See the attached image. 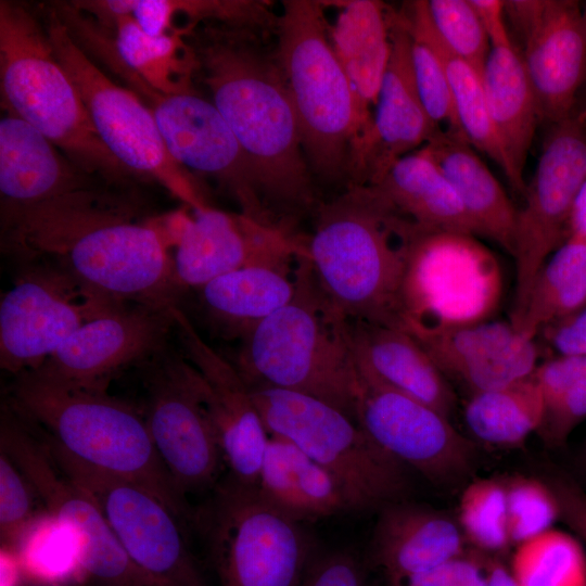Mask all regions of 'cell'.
<instances>
[{
    "mask_svg": "<svg viewBox=\"0 0 586 586\" xmlns=\"http://www.w3.org/2000/svg\"><path fill=\"white\" fill-rule=\"evenodd\" d=\"M215 494L204 520L221 586H298L314 559L302 523L231 477Z\"/></svg>",
    "mask_w": 586,
    "mask_h": 586,
    "instance_id": "obj_10",
    "label": "cell"
},
{
    "mask_svg": "<svg viewBox=\"0 0 586 586\" xmlns=\"http://www.w3.org/2000/svg\"><path fill=\"white\" fill-rule=\"evenodd\" d=\"M542 123L571 116L586 84V15L575 0H506Z\"/></svg>",
    "mask_w": 586,
    "mask_h": 586,
    "instance_id": "obj_18",
    "label": "cell"
},
{
    "mask_svg": "<svg viewBox=\"0 0 586 586\" xmlns=\"http://www.w3.org/2000/svg\"><path fill=\"white\" fill-rule=\"evenodd\" d=\"M174 326L171 309L122 304L84 323L34 372L58 383L106 391L119 370L165 347Z\"/></svg>",
    "mask_w": 586,
    "mask_h": 586,
    "instance_id": "obj_20",
    "label": "cell"
},
{
    "mask_svg": "<svg viewBox=\"0 0 586 586\" xmlns=\"http://www.w3.org/2000/svg\"><path fill=\"white\" fill-rule=\"evenodd\" d=\"M533 178L518 209L513 257V320L521 313L532 283L549 256L569 239L574 202L586 179V124L577 110L548 125Z\"/></svg>",
    "mask_w": 586,
    "mask_h": 586,
    "instance_id": "obj_15",
    "label": "cell"
},
{
    "mask_svg": "<svg viewBox=\"0 0 586 586\" xmlns=\"http://www.w3.org/2000/svg\"><path fill=\"white\" fill-rule=\"evenodd\" d=\"M194 55L212 102L250 161L272 224L294 233V222L319 203L279 64L243 36L225 31L208 33Z\"/></svg>",
    "mask_w": 586,
    "mask_h": 586,
    "instance_id": "obj_2",
    "label": "cell"
},
{
    "mask_svg": "<svg viewBox=\"0 0 586 586\" xmlns=\"http://www.w3.org/2000/svg\"><path fill=\"white\" fill-rule=\"evenodd\" d=\"M534 373L544 398L537 432L547 444L561 445L586 420V357L552 356Z\"/></svg>",
    "mask_w": 586,
    "mask_h": 586,
    "instance_id": "obj_39",
    "label": "cell"
},
{
    "mask_svg": "<svg viewBox=\"0 0 586 586\" xmlns=\"http://www.w3.org/2000/svg\"><path fill=\"white\" fill-rule=\"evenodd\" d=\"M256 488L266 502L298 523L351 511L334 477L278 435L268 437Z\"/></svg>",
    "mask_w": 586,
    "mask_h": 586,
    "instance_id": "obj_30",
    "label": "cell"
},
{
    "mask_svg": "<svg viewBox=\"0 0 586 586\" xmlns=\"http://www.w3.org/2000/svg\"><path fill=\"white\" fill-rule=\"evenodd\" d=\"M570 237L586 240V179L582 184L573 205L569 226V238Z\"/></svg>",
    "mask_w": 586,
    "mask_h": 586,
    "instance_id": "obj_52",
    "label": "cell"
},
{
    "mask_svg": "<svg viewBox=\"0 0 586 586\" xmlns=\"http://www.w3.org/2000/svg\"><path fill=\"white\" fill-rule=\"evenodd\" d=\"M110 28L118 58L154 90L164 94L192 90L190 74L196 60L183 44L181 30L151 37L130 15L115 17Z\"/></svg>",
    "mask_w": 586,
    "mask_h": 586,
    "instance_id": "obj_37",
    "label": "cell"
},
{
    "mask_svg": "<svg viewBox=\"0 0 586 586\" xmlns=\"http://www.w3.org/2000/svg\"><path fill=\"white\" fill-rule=\"evenodd\" d=\"M462 531L447 514L394 502L380 510L372 556L391 586L461 557Z\"/></svg>",
    "mask_w": 586,
    "mask_h": 586,
    "instance_id": "obj_27",
    "label": "cell"
},
{
    "mask_svg": "<svg viewBox=\"0 0 586 586\" xmlns=\"http://www.w3.org/2000/svg\"><path fill=\"white\" fill-rule=\"evenodd\" d=\"M543 415V393L534 372L506 386L472 394L464 407L469 430L493 445L524 441L539 429Z\"/></svg>",
    "mask_w": 586,
    "mask_h": 586,
    "instance_id": "obj_36",
    "label": "cell"
},
{
    "mask_svg": "<svg viewBox=\"0 0 586 586\" xmlns=\"http://www.w3.org/2000/svg\"><path fill=\"white\" fill-rule=\"evenodd\" d=\"M296 265H257L228 272L199 289L201 303L212 320L242 340L292 300Z\"/></svg>",
    "mask_w": 586,
    "mask_h": 586,
    "instance_id": "obj_33",
    "label": "cell"
},
{
    "mask_svg": "<svg viewBox=\"0 0 586 586\" xmlns=\"http://www.w3.org/2000/svg\"><path fill=\"white\" fill-rule=\"evenodd\" d=\"M47 22L56 59L74 82L106 150L131 175L157 181L192 209L207 206L191 175L171 157L142 100L95 65L55 11Z\"/></svg>",
    "mask_w": 586,
    "mask_h": 586,
    "instance_id": "obj_9",
    "label": "cell"
},
{
    "mask_svg": "<svg viewBox=\"0 0 586 586\" xmlns=\"http://www.w3.org/2000/svg\"><path fill=\"white\" fill-rule=\"evenodd\" d=\"M135 207L99 189L42 206L18 219L1 247L20 262L48 259L87 292L114 304L171 309L182 291L155 217L139 221Z\"/></svg>",
    "mask_w": 586,
    "mask_h": 586,
    "instance_id": "obj_1",
    "label": "cell"
},
{
    "mask_svg": "<svg viewBox=\"0 0 586 586\" xmlns=\"http://www.w3.org/2000/svg\"><path fill=\"white\" fill-rule=\"evenodd\" d=\"M391 54L370 133L352 168V187L372 186L394 162L424 145L438 130L416 85L411 36L400 13L387 11Z\"/></svg>",
    "mask_w": 586,
    "mask_h": 586,
    "instance_id": "obj_23",
    "label": "cell"
},
{
    "mask_svg": "<svg viewBox=\"0 0 586 586\" xmlns=\"http://www.w3.org/2000/svg\"><path fill=\"white\" fill-rule=\"evenodd\" d=\"M426 10L446 47L482 75L491 42L471 0H428Z\"/></svg>",
    "mask_w": 586,
    "mask_h": 586,
    "instance_id": "obj_42",
    "label": "cell"
},
{
    "mask_svg": "<svg viewBox=\"0 0 586 586\" xmlns=\"http://www.w3.org/2000/svg\"><path fill=\"white\" fill-rule=\"evenodd\" d=\"M585 462H586V449H585Z\"/></svg>",
    "mask_w": 586,
    "mask_h": 586,
    "instance_id": "obj_56",
    "label": "cell"
},
{
    "mask_svg": "<svg viewBox=\"0 0 586 586\" xmlns=\"http://www.w3.org/2000/svg\"><path fill=\"white\" fill-rule=\"evenodd\" d=\"M409 33L416 85L429 117L441 130L444 125L445 131L463 137L451 89L440 58L426 41L410 30Z\"/></svg>",
    "mask_w": 586,
    "mask_h": 586,
    "instance_id": "obj_44",
    "label": "cell"
},
{
    "mask_svg": "<svg viewBox=\"0 0 586 586\" xmlns=\"http://www.w3.org/2000/svg\"><path fill=\"white\" fill-rule=\"evenodd\" d=\"M538 334L555 356L586 357V306L545 327Z\"/></svg>",
    "mask_w": 586,
    "mask_h": 586,
    "instance_id": "obj_47",
    "label": "cell"
},
{
    "mask_svg": "<svg viewBox=\"0 0 586 586\" xmlns=\"http://www.w3.org/2000/svg\"><path fill=\"white\" fill-rule=\"evenodd\" d=\"M584 11H585V15H586V4H585V7H584Z\"/></svg>",
    "mask_w": 586,
    "mask_h": 586,
    "instance_id": "obj_55",
    "label": "cell"
},
{
    "mask_svg": "<svg viewBox=\"0 0 586 586\" xmlns=\"http://www.w3.org/2000/svg\"><path fill=\"white\" fill-rule=\"evenodd\" d=\"M22 266L0 301V367L15 375L37 370L84 323L122 305L90 294L51 260Z\"/></svg>",
    "mask_w": 586,
    "mask_h": 586,
    "instance_id": "obj_14",
    "label": "cell"
},
{
    "mask_svg": "<svg viewBox=\"0 0 586 586\" xmlns=\"http://www.w3.org/2000/svg\"><path fill=\"white\" fill-rule=\"evenodd\" d=\"M505 486L510 543L519 545L553 527L560 507L550 486L522 475L506 480Z\"/></svg>",
    "mask_w": 586,
    "mask_h": 586,
    "instance_id": "obj_43",
    "label": "cell"
},
{
    "mask_svg": "<svg viewBox=\"0 0 586 586\" xmlns=\"http://www.w3.org/2000/svg\"><path fill=\"white\" fill-rule=\"evenodd\" d=\"M305 239L311 276L345 320L396 327L410 250L421 229L370 186L319 203Z\"/></svg>",
    "mask_w": 586,
    "mask_h": 586,
    "instance_id": "obj_3",
    "label": "cell"
},
{
    "mask_svg": "<svg viewBox=\"0 0 586 586\" xmlns=\"http://www.w3.org/2000/svg\"><path fill=\"white\" fill-rule=\"evenodd\" d=\"M268 435L284 437L337 482L351 511L381 510L407 488L406 467L360 425L316 397L268 385H247Z\"/></svg>",
    "mask_w": 586,
    "mask_h": 586,
    "instance_id": "obj_8",
    "label": "cell"
},
{
    "mask_svg": "<svg viewBox=\"0 0 586 586\" xmlns=\"http://www.w3.org/2000/svg\"><path fill=\"white\" fill-rule=\"evenodd\" d=\"M455 189L474 234L513 254L518 209L468 141L438 130L423 146Z\"/></svg>",
    "mask_w": 586,
    "mask_h": 586,
    "instance_id": "obj_29",
    "label": "cell"
},
{
    "mask_svg": "<svg viewBox=\"0 0 586 586\" xmlns=\"http://www.w3.org/2000/svg\"><path fill=\"white\" fill-rule=\"evenodd\" d=\"M403 586H484V569L461 556L412 576Z\"/></svg>",
    "mask_w": 586,
    "mask_h": 586,
    "instance_id": "obj_48",
    "label": "cell"
},
{
    "mask_svg": "<svg viewBox=\"0 0 586 586\" xmlns=\"http://www.w3.org/2000/svg\"><path fill=\"white\" fill-rule=\"evenodd\" d=\"M484 586H518L510 570L505 565L489 561L484 568Z\"/></svg>",
    "mask_w": 586,
    "mask_h": 586,
    "instance_id": "obj_53",
    "label": "cell"
},
{
    "mask_svg": "<svg viewBox=\"0 0 586 586\" xmlns=\"http://www.w3.org/2000/svg\"><path fill=\"white\" fill-rule=\"evenodd\" d=\"M23 570L14 549L1 546L0 550V586H18Z\"/></svg>",
    "mask_w": 586,
    "mask_h": 586,
    "instance_id": "obj_51",
    "label": "cell"
},
{
    "mask_svg": "<svg viewBox=\"0 0 586 586\" xmlns=\"http://www.w3.org/2000/svg\"><path fill=\"white\" fill-rule=\"evenodd\" d=\"M0 86L8 112L34 127L72 162L106 182L131 175L98 138L47 30L22 4L0 2Z\"/></svg>",
    "mask_w": 586,
    "mask_h": 586,
    "instance_id": "obj_7",
    "label": "cell"
},
{
    "mask_svg": "<svg viewBox=\"0 0 586 586\" xmlns=\"http://www.w3.org/2000/svg\"><path fill=\"white\" fill-rule=\"evenodd\" d=\"M586 306V240L570 237L537 272L521 313L510 322L535 339L547 326Z\"/></svg>",
    "mask_w": 586,
    "mask_h": 586,
    "instance_id": "obj_35",
    "label": "cell"
},
{
    "mask_svg": "<svg viewBox=\"0 0 586 586\" xmlns=\"http://www.w3.org/2000/svg\"><path fill=\"white\" fill-rule=\"evenodd\" d=\"M234 366L247 385L306 394L356 420L358 375L345 319L323 297L305 256L294 296L241 340Z\"/></svg>",
    "mask_w": 586,
    "mask_h": 586,
    "instance_id": "obj_5",
    "label": "cell"
},
{
    "mask_svg": "<svg viewBox=\"0 0 586 586\" xmlns=\"http://www.w3.org/2000/svg\"><path fill=\"white\" fill-rule=\"evenodd\" d=\"M582 91L583 92H581V95L578 98L576 110L586 124V88L583 89Z\"/></svg>",
    "mask_w": 586,
    "mask_h": 586,
    "instance_id": "obj_54",
    "label": "cell"
},
{
    "mask_svg": "<svg viewBox=\"0 0 586 586\" xmlns=\"http://www.w3.org/2000/svg\"><path fill=\"white\" fill-rule=\"evenodd\" d=\"M431 356L449 381L472 394L496 390L531 375L539 349L509 321H482L448 328L406 331Z\"/></svg>",
    "mask_w": 586,
    "mask_h": 586,
    "instance_id": "obj_24",
    "label": "cell"
},
{
    "mask_svg": "<svg viewBox=\"0 0 586 586\" xmlns=\"http://www.w3.org/2000/svg\"><path fill=\"white\" fill-rule=\"evenodd\" d=\"M298 586H366V577L353 552L335 550L314 558Z\"/></svg>",
    "mask_w": 586,
    "mask_h": 586,
    "instance_id": "obj_46",
    "label": "cell"
},
{
    "mask_svg": "<svg viewBox=\"0 0 586 586\" xmlns=\"http://www.w3.org/2000/svg\"><path fill=\"white\" fill-rule=\"evenodd\" d=\"M400 14L408 29L426 41L440 58L464 139L473 149L492 158L504 171L505 160L488 114L482 75L453 53L440 38L429 17L426 0L409 3L407 10Z\"/></svg>",
    "mask_w": 586,
    "mask_h": 586,
    "instance_id": "obj_34",
    "label": "cell"
},
{
    "mask_svg": "<svg viewBox=\"0 0 586 586\" xmlns=\"http://www.w3.org/2000/svg\"><path fill=\"white\" fill-rule=\"evenodd\" d=\"M171 313L181 353L198 371L202 397L230 477L256 487L269 435L250 387L237 367L203 340L178 306Z\"/></svg>",
    "mask_w": 586,
    "mask_h": 586,
    "instance_id": "obj_22",
    "label": "cell"
},
{
    "mask_svg": "<svg viewBox=\"0 0 586 586\" xmlns=\"http://www.w3.org/2000/svg\"><path fill=\"white\" fill-rule=\"evenodd\" d=\"M370 187L423 231L474 234L455 189L423 148L398 158Z\"/></svg>",
    "mask_w": 586,
    "mask_h": 586,
    "instance_id": "obj_32",
    "label": "cell"
},
{
    "mask_svg": "<svg viewBox=\"0 0 586 586\" xmlns=\"http://www.w3.org/2000/svg\"><path fill=\"white\" fill-rule=\"evenodd\" d=\"M8 404L41 429L54 448L76 461L139 485L190 521L178 489L154 446L145 419L107 394L58 383L34 371L16 375Z\"/></svg>",
    "mask_w": 586,
    "mask_h": 586,
    "instance_id": "obj_4",
    "label": "cell"
},
{
    "mask_svg": "<svg viewBox=\"0 0 586 586\" xmlns=\"http://www.w3.org/2000/svg\"><path fill=\"white\" fill-rule=\"evenodd\" d=\"M151 111L171 157L214 178L237 201L242 214L276 227L265 207L250 161L216 105L195 91L164 94L116 61L111 67Z\"/></svg>",
    "mask_w": 586,
    "mask_h": 586,
    "instance_id": "obj_12",
    "label": "cell"
},
{
    "mask_svg": "<svg viewBox=\"0 0 586 586\" xmlns=\"http://www.w3.org/2000/svg\"><path fill=\"white\" fill-rule=\"evenodd\" d=\"M305 255L304 238L207 205L193 209L173 259L176 281L184 290L250 266L295 265Z\"/></svg>",
    "mask_w": 586,
    "mask_h": 586,
    "instance_id": "obj_21",
    "label": "cell"
},
{
    "mask_svg": "<svg viewBox=\"0 0 586 586\" xmlns=\"http://www.w3.org/2000/svg\"><path fill=\"white\" fill-rule=\"evenodd\" d=\"M509 570L518 586H586L583 545L553 527L519 544Z\"/></svg>",
    "mask_w": 586,
    "mask_h": 586,
    "instance_id": "obj_40",
    "label": "cell"
},
{
    "mask_svg": "<svg viewBox=\"0 0 586 586\" xmlns=\"http://www.w3.org/2000/svg\"><path fill=\"white\" fill-rule=\"evenodd\" d=\"M483 27L487 34L491 47L512 43L506 22L504 1L501 0H471Z\"/></svg>",
    "mask_w": 586,
    "mask_h": 586,
    "instance_id": "obj_50",
    "label": "cell"
},
{
    "mask_svg": "<svg viewBox=\"0 0 586 586\" xmlns=\"http://www.w3.org/2000/svg\"><path fill=\"white\" fill-rule=\"evenodd\" d=\"M552 488L560 507V518L586 545V493L575 483L557 480Z\"/></svg>",
    "mask_w": 586,
    "mask_h": 586,
    "instance_id": "obj_49",
    "label": "cell"
},
{
    "mask_svg": "<svg viewBox=\"0 0 586 586\" xmlns=\"http://www.w3.org/2000/svg\"><path fill=\"white\" fill-rule=\"evenodd\" d=\"M58 150L16 115L8 112L2 116L1 227L39 207L95 188L87 177L90 174Z\"/></svg>",
    "mask_w": 586,
    "mask_h": 586,
    "instance_id": "obj_25",
    "label": "cell"
},
{
    "mask_svg": "<svg viewBox=\"0 0 586 586\" xmlns=\"http://www.w3.org/2000/svg\"><path fill=\"white\" fill-rule=\"evenodd\" d=\"M146 370L144 419L158 456L183 496L211 488L224 459L198 371L167 345Z\"/></svg>",
    "mask_w": 586,
    "mask_h": 586,
    "instance_id": "obj_17",
    "label": "cell"
},
{
    "mask_svg": "<svg viewBox=\"0 0 586 586\" xmlns=\"http://www.w3.org/2000/svg\"><path fill=\"white\" fill-rule=\"evenodd\" d=\"M357 373L449 418L456 404L449 381L425 349L406 331L387 324L345 320Z\"/></svg>",
    "mask_w": 586,
    "mask_h": 586,
    "instance_id": "obj_26",
    "label": "cell"
},
{
    "mask_svg": "<svg viewBox=\"0 0 586 586\" xmlns=\"http://www.w3.org/2000/svg\"><path fill=\"white\" fill-rule=\"evenodd\" d=\"M29 482L3 451L0 453V534L3 546L15 549L28 525L37 517L34 513Z\"/></svg>",
    "mask_w": 586,
    "mask_h": 586,
    "instance_id": "obj_45",
    "label": "cell"
},
{
    "mask_svg": "<svg viewBox=\"0 0 586 586\" xmlns=\"http://www.w3.org/2000/svg\"><path fill=\"white\" fill-rule=\"evenodd\" d=\"M58 467L97 504L151 586H206L178 518L145 488L76 461L46 442Z\"/></svg>",
    "mask_w": 586,
    "mask_h": 586,
    "instance_id": "obj_13",
    "label": "cell"
},
{
    "mask_svg": "<svg viewBox=\"0 0 586 586\" xmlns=\"http://www.w3.org/2000/svg\"><path fill=\"white\" fill-rule=\"evenodd\" d=\"M356 422L382 449L436 484L464 476L472 443L448 418L405 394L358 373Z\"/></svg>",
    "mask_w": 586,
    "mask_h": 586,
    "instance_id": "obj_19",
    "label": "cell"
},
{
    "mask_svg": "<svg viewBox=\"0 0 586 586\" xmlns=\"http://www.w3.org/2000/svg\"><path fill=\"white\" fill-rule=\"evenodd\" d=\"M277 30L278 64L309 168L324 181H339L351 175L366 129L351 82L328 38L321 3L283 1Z\"/></svg>",
    "mask_w": 586,
    "mask_h": 586,
    "instance_id": "obj_6",
    "label": "cell"
},
{
    "mask_svg": "<svg viewBox=\"0 0 586 586\" xmlns=\"http://www.w3.org/2000/svg\"><path fill=\"white\" fill-rule=\"evenodd\" d=\"M0 447L48 512L77 532L86 577L103 586H151L122 548L97 504L58 467L44 441L33 434L29 423L8 403L1 412Z\"/></svg>",
    "mask_w": 586,
    "mask_h": 586,
    "instance_id": "obj_16",
    "label": "cell"
},
{
    "mask_svg": "<svg viewBox=\"0 0 586 586\" xmlns=\"http://www.w3.org/2000/svg\"><path fill=\"white\" fill-rule=\"evenodd\" d=\"M459 526L468 539L484 551H500L510 544L505 481L477 479L459 499Z\"/></svg>",
    "mask_w": 586,
    "mask_h": 586,
    "instance_id": "obj_41",
    "label": "cell"
},
{
    "mask_svg": "<svg viewBox=\"0 0 586 586\" xmlns=\"http://www.w3.org/2000/svg\"><path fill=\"white\" fill-rule=\"evenodd\" d=\"M14 550L24 576L39 585L64 586L86 577L77 532L49 512L34 519Z\"/></svg>",
    "mask_w": 586,
    "mask_h": 586,
    "instance_id": "obj_38",
    "label": "cell"
},
{
    "mask_svg": "<svg viewBox=\"0 0 586 586\" xmlns=\"http://www.w3.org/2000/svg\"><path fill=\"white\" fill-rule=\"evenodd\" d=\"M471 234L420 231L402 285L396 328L404 331L486 321L500 295L499 268Z\"/></svg>",
    "mask_w": 586,
    "mask_h": 586,
    "instance_id": "obj_11",
    "label": "cell"
},
{
    "mask_svg": "<svg viewBox=\"0 0 586 586\" xmlns=\"http://www.w3.org/2000/svg\"><path fill=\"white\" fill-rule=\"evenodd\" d=\"M488 114L497 135L511 187L524 195V167L537 126V100L514 43L491 47L482 72Z\"/></svg>",
    "mask_w": 586,
    "mask_h": 586,
    "instance_id": "obj_28",
    "label": "cell"
},
{
    "mask_svg": "<svg viewBox=\"0 0 586 586\" xmlns=\"http://www.w3.org/2000/svg\"><path fill=\"white\" fill-rule=\"evenodd\" d=\"M331 43L351 82L366 129L361 150L372 126L369 109L377 104L391 54L384 4L375 0L342 2L331 31Z\"/></svg>",
    "mask_w": 586,
    "mask_h": 586,
    "instance_id": "obj_31",
    "label": "cell"
}]
</instances>
